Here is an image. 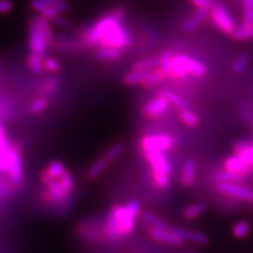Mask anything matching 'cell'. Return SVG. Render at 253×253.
Returning a JSON list of instances; mask_svg holds the SVG:
<instances>
[{
    "label": "cell",
    "mask_w": 253,
    "mask_h": 253,
    "mask_svg": "<svg viewBox=\"0 0 253 253\" xmlns=\"http://www.w3.org/2000/svg\"><path fill=\"white\" fill-rule=\"evenodd\" d=\"M45 169H46L47 172H49L51 176H53L54 178H56V179H59L62 176V174L65 173L66 170H67L65 168V166H63V164L60 161L51 162Z\"/></svg>",
    "instance_id": "e575fe53"
},
{
    "label": "cell",
    "mask_w": 253,
    "mask_h": 253,
    "mask_svg": "<svg viewBox=\"0 0 253 253\" xmlns=\"http://www.w3.org/2000/svg\"><path fill=\"white\" fill-rule=\"evenodd\" d=\"M156 95H158V96H162L164 98L167 99L170 105H173L175 108H177L179 111L180 110H189L190 109V105L188 104V102L181 97L179 96V95L173 93L171 91H168V90H160Z\"/></svg>",
    "instance_id": "d6986e66"
},
{
    "label": "cell",
    "mask_w": 253,
    "mask_h": 253,
    "mask_svg": "<svg viewBox=\"0 0 253 253\" xmlns=\"http://www.w3.org/2000/svg\"><path fill=\"white\" fill-rule=\"evenodd\" d=\"M193 5H195L199 9H208L211 10L213 5L215 3L213 2V0H190Z\"/></svg>",
    "instance_id": "b9f144b4"
},
{
    "label": "cell",
    "mask_w": 253,
    "mask_h": 253,
    "mask_svg": "<svg viewBox=\"0 0 253 253\" xmlns=\"http://www.w3.org/2000/svg\"><path fill=\"white\" fill-rule=\"evenodd\" d=\"M150 236L155 241L162 242L165 244L171 245V246L179 247L184 245L185 241L170 229H160V228H150Z\"/></svg>",
    "instance_id": "8fae6325"
},
{
    "label": "cell",
    "mask_w": 253,
    "mask_h": 253,
    "mask_svg": "<svg viewBox=\"0 0 253 253\" xmlns=\"http://www.w3.org/2000/svg\"><path fill=\"white\" fill-rule=\"evenodd\" d=\"M43 67L44 70L50 73H58L61 69L60 63L55 58L51 57H46L43 59Z\"/></svg>",
    "instance_id": "60d3db41"
},
{
    "label": "cell",
    "mask_w": 253,
    "mask_h": 253,
    "mask_svg": "<svg viewBox=\"0 0 253 253\" xmlns=\"http://www.w3.org/2000/svg\"><path fill=\"white\" fill-rule=\"evenodd\" d=\"M47 107H49V102H47V100L44 97H39L31 102V105L29 107V112L34 115L42 114L44 111H46Z\"/></svg>",
    "instance_id": "1f68e13d"
},
{
    "label": "cell",
    "mask_w": 253,
    "mask_h": 253,
    "mask_svg": "<svg viewBox=\"0 0 253 253\" xmlns=\"http://www.w3.org/2000/svg\"><path fill=\"white\" fill-rule=\"evenodd\" d=\"M210 15L212 20L214 21V23L221 32H224L225 34L228 35H232V33L235 31L234 21L231 15L229 14V12L223 4L215 3L213 5V7L210 10Z\"/></svg>",
    "instance_id": "52a82bcc"
},
{
    "label": "cell",
    "mask_w": 253,
    "mask_h": 253,
    "mask_svg": "<svg viewBox=\"0 0 253 253\" xmlns=\"http://www.w3.org/2000/svg\"><path fill=\"white\" fill-rule=\"evenodd\" d=\"M12 145H10L5 134H0V172L9 170V157Z\"/></svg>",
    "instance_id": "2e32d148"
},
{
    "label": "cell",
    "mask_w": 253,
    "mask_h": 253,
    "mask_svg": "<svg viewBox=\"0 0 253 253\" xmlns=\"http://www.w3.org/2000/svg\"><path fill=\"white\" fill-rule=\"evenodd\" d=\"M212 178L216 184H220V183H239V181L243 180L244 177L239 175V174L224 170V171L215 172L213 174Z\"/></svg>",
    "instance_id": "484cf974"
},
{
    "label": "cell",
    "mask_w": 253,
    "mask_h": 253,
    "mask_svg": "<svg viewBox=\"0 0 253 253\" xmlns=\"http://www.w3.org/2000/svg\"><path fill=\"white\" fill-rule=\"evenodd\" d=\"M236 41H249L253 38V27H249L246 25H243L235 29V31L231 35Z\"/></svg>",
    "instance_id": "4dcf8cb0"
},
{
    "label": "cell",
    "mask_w": 253,
    "mask_h": 253,
    "mask_svg": "<svg viewBox=\"0 0 253 253\" xmlns=\"http://www.w3.org/2000/svg\"><path fill=\"white\" fill-rule=\"evenodd\" d=\"M179 120L183 122L189 128H196L200 125V117L197 116L191 110H180L179 113Z\"/></svg>",
    "instance_id": "83f0119b"
},
{
    "label": "cell",
    "mask_w": 253,
    "mask_h": 253,
    "mask_svg": "<svg viewBox=\"0 0 253 253\" xmlns=\"http://www.w3.org/2000/svg\"><path fill=\"white\" fill-rule=\"evenodd\" d=\"M60 1H62V0H31L30 5L34 11L42 13L43 10L46 9V7Z\"/></svg>",
    "instance_id": "f35d334b"
},
{
    "label": "cell",
    "mask_w": 253,
    "mask_h": 253,
    "mask_svg": "<svg viewBox=\"0 0 253 253\" xmlns=\"http://www.w3.org/2000/svg\"><path fill=\"white\" fill-rule=\"evenodd\" d=\"M209 14H210V10L208 9H199L195 12V14H193L191 17L185 21L184 27H183L184 31L186 32L194 31L197 27H199V25H201V23L208 17Z\"/></svg>",
    "instance_id": "ac0fdd59"
},
{
    "label": "cell",
    "mask_w": 253,
    "mask_h": 253,
    "mask_svg": "<svg viewBox=\"0 0 253 253\" xmlns=\"http://www.w3.org/2000/svg\"><path fill=\"white\" fill-rule=\"evenodd\" d=\"M140 149L142 153L146 152H166L175 145V138L170 134H155L146 135L140 139Z\"/></svg>",
    "instance_id": "277c9868"
},
{
    "label": "cell",
    "mask_w": 253,
    "mask_h": 253,
    "mask_svg": "<svg viewBox=\"0 0 253 253\" xmlns=\"http://www.w3.org/2000/svg\"><path fill=\"white\" fill-rule=\"evenodd\" d=\"M152 175H153L154 183L158 188L162 189V190H166V189L169 188V186H170V174L152 171Z\"/></svg>",
    "instance_id": "d590c367"
},
{
    "label": "cell",
    "mask_w": 253,
    "mask_h": 253,
    "mask_svg": "<svg viewBox=\"0 0 253 253\" xmlns=\"http://www.w3.org/2000/svg\"><path fill=\"white\" fill-rule=\"evenodd\" d=\"M52 21L55 23V25H57L58 27H62V28H68L71 26L70 21L67 18L62 17V16H58V17L53 19Z\"/></svg>",
    "instance_id": "f6af8a7d"
},
{
    "label": "cell",
    "mask_w": 253,
    "mask_h": 253,
    "mask_svg": "<svg viewBox=\"0 0 253 253\" xmlns=\"http://www.w3.org/2000/svg\"><path fill=\"white\" fill-rule=\"evenodd\" d=\"M27 63L32 73H34L36 75H41L43 72L44 70L43 59L42 56H39V55L31 53L28 56Z\"/></svg>",
    "instance_id": "4316f807"
},
{
    "label": "cell",
    "mask_w": 253,
    "mask_h": 253,
    "mask_svg": "<svg viewBox=\"0 0 253 253\" xmlns=\"http://www.w3.org/2000/svg\"><path fill=\"white\" fill-rule=\"evenodd\" d=\"M41 179L42 184L46 187V191L43 195L45 202L60 203L68 199L69 193L62 188L59 179L51 176L46 169H42L41 172Z\"/></svg>",
    "instance_id": "8992f818"
},
{
    "label": "cell",
    "mask_w": 253,
    "mask_h": 253,
    "mask_svg": "<svg viewBox=\"0 0 253 253\" xmlns=\"http://www.w3.org/2000/svg\"><path fill=\"white\" fill-rule=\"evenodd\" d=\"M122 52L115 47H98L95 51V57L102 61H116L122 57Z\"/></svg>",
    "instance_id": "ffe728a7"
},
{
    "label": "cell",
    "mask_w": 253,
    "mask_h": 253,
    "mask_svg": "<svg viewBox=\"0 0 253 253\" xmlns=\"http://www.w3.org/2000/svg\"><path fill=\"white\" fill-rule=\"evenodd\" d=\"M29 42H30L31 52L37 54L42 57H43L46 54L47 47H49L51 44L49 39H47L46 36L44 35L41 25H39L37 17H33L30 20Z\"/></svg>",
    "instance_id": "5b68a950"
},
{
    "label": "cell",
    "mask_w": 253,
    "mask_h": 253,
    "mask_svg": "<svg viewBox=\"0 0 253 253\" xmlns=\"http://www.w3.org/2000/svg\"><path fill=\"white\" fill-rule=\"evenodd\" d=\"M10 177L15 187H21L23 184V171L22 163L18 149L12 146L9 157V170Z\"/></svg>",
    "instance_id": "9c48e42d"
},
{
    "label": "cell",
    "mask_w": 253,
    "mask_h": 253,
    "mask_svg": "<svg viewBox=\"0 0 253 253\" xmlns=\"http://www.w3.org/2000/svg\"><path fill=\"white\" fill-rule=\"evenodd\" d=\"M170 108V102L156 95V97L148 101L147 104L142 108V114L148 118H158L163 116Z\"/></svg>",
    "instance_id": "30bf717a"
},
{
    "label": "cell",
    "mask_w": 253,
    "mask_h": 253,
    "mask_svg": "<svg viewBox=\"0 0 253 253\" xmlns=\"http://www.w3.org/2000/svg\"><path fill=\"white\" fill-rule=\"evenodd\" d=\"M165 78H167V76H166V74L164 73V71L162 69L158 68V69L150 71L140 85L146 90H150L154 88V86L157 85L158 84L164 82Z\"/></svg>",
    "instance_id": "e0dca14e"
},
{
    "label": "cell",
    "mask_w": 253,
    "mask_h": 253,
    "mask_svg": "<svg viewBox=\"0 0 253 253\" xmlns=\"http://www.w3.org/2000/svg\"><path fill=\"white\" fill-rule=\"evenodd\" d=\"M69 9V3L66 1V0H62L60 2L55 3L49 7H46L45 10H43L41 15L43 16L44 18L53 20L58 16H61L63 13H65Z\"/></svg>",
    "instance_id": "44dd1931"
},
{
    "label": "cell",
    "mask_w": 253,
    "mask_h": 253,
    "mask_svg": "<svg viewBox=\"0 0 253 253\" xmlns=\"http://www.w3.org/2000/svg\"><path fill=\"white\" fill-rule=\"evenodd\" d=\"M161 66V59L160 56L151 57L147 59H141L138 61H135L132 65V70L135 71H152L155 69H158Z\"/></svg>",
    "instance_id": "cb8c5ba5"
},
{
    "label": "cell",
    "mask_w": 253,
    "mask_h": 253,
    "mask_svg": "<svg viewBox=\"0 0 253 253\" xmlns=\"http://www.w3.org/2000/svg\"><path fill=\"white\" fill-rule=\"evenodd\" d=\"M0 68H1V62H0Z\"/></svg>",
    "instance_id": "681fc988"
},
{
    "label": "cell",
    "mask_w": 253,
    "mask_h": 253,
    "mask_svg": "<svg viewBox=\"0 0 253 253\" xmlns=\"http://www.w3.org/2000/svg\"><path fill=\"white\" fill-rule=\"evenodd\" d=\"M58 86H59V82L56 77L45 78L42 82L41 92L42 94H50V93L52 94L58 90Z\"/></svg>",
    "instance_id": "8d00e7d4"
},
{
    "label": "cell",
    "mask_w": 253,
    "mask_h": 253,
    "mask_svg": "<svg viewBox=\"0 0 253 253\" xmlns=\"http://www.w3.org/2000/svg\"><path fill=\"white\" fill-rule=\"evenodd\" d=\"M141 219L145 221L147 225L150 226V228H160V229H170L169 224L167 221H165L160 216H157L154 213L150 211H144L140 214Z\"/></svg>",
    "instance_id": "7402d4cb"
},
{
    "label": "cell",
    "mask_w": 253,
    "mask_h": 253,
    "mask_svg": "<svg viewBox=\"0 0 253 253\" xmlns=\"http://www.w3.org/2000/svg\"><path fill=\"white\" fill-rule=\"evenodd\" d=\"M207 74V68L204 63L197 61L187 55H176L173 56L170 67V78L179 81L188 75L194 77H204Z\"/></svg>",
    "instance_id": "3957f363"
},
{
    "label": "cell",
    "mask_w": 253,
    "mask_h": 253,
    "mask_svg": "<svg viewBox=\"0 0 253 253\" xmlns=\"http://www.w3.org/2000/svg\"><path fill=\"white\" fill-rule=\"evenodd\" d=\"M0 134H5V131H4V126L1 123V121H0Z\"/></svg>",
    "instance_id": "7dc6e473"
},
{
    "label": "cell",
    "mask_w": 253,
    "mask_h": 253,
    "mask_svg": "<svg viewBox=\"0 0 253 253\" xmlns=\"http://www.w3.org/2000/svg\"><path fill=\"white\" fill-rule=\"evenodd\" d=\"M149 72H150V71H149ZM149 72H147V71H135V70H132L131 72L124 75V77H123V84L125 85H128V86L141 84V83L144 82V79L146 78V76L148 75Z\"/></svg>",
    "instance_id": "d4e9b609"
},
{
    "label": "cell",
    "mask_w": 253,
    "mask_h": 253,
    "mask_svg": "<svg viewBox=\"0 0 253 253\" xmlns=\"http://www.w3.org/2000/svg\"><path fill=\"white\" fill-rule=\"evenodd\" d=\"M108 163L104 157L99 158L96 162H95L91 167L89 168L88 172H86V175H88L89 179H96L101 173H104L105 170L108 167Z\"/></svg>",
    "instance_id": "f1b7e54d"
},
{
    "label": "cell",
    "mask_w": 253,
    "mask_h": 253,
    "mask_svg": "<svg viewBox=\"0 0 253 253\" xmlns=\"http://www.w3.org/2000/svg\"><path fill=\"white\" fill-rule=\"evenodd\" d=\"M224 168L225 170L239 174V175L243 177L248 175L250 171L252 170L251 166L247 163H245L242 158L236 154L226 158L224 162Z\"/></svg>",
    "instance_id": "4fadbf2b"
},
{
    "label": "cell",
    "mask_w": 253,
    "mask_h": 253,
    "mask_svg": "<svg viewBox=\"0 0 253 253\" xmlns=\"http://www.w3.org/2000/svg\"><path fill=\"white\" fill-rule=\"evenodd\" d=\"M196 178V164L193 160H188L184 163L181 169L180 180L185 187H191Z\"/></svg>",
    "instance_id": "9a60e30c"
},
{
    "label": "cell",
    "mask_w": 253,
    "mask_h": 253,
    "mask_svg": "<svg viewBox=\"0 0 253 253\" xmlns=\"http://www.w3.org/2000/svg\"><path fill=\"white\" fill-rule=\"evenodd\" d=\"M146 161L154 172H163L170 174L172 172V167L167 157L162 152H146L142 153Z\"/></svg>",
    "instance_id": "7c38bea8"
},
{
    "label": "cell",
    "mask_w": 253,
    "mask_h": 253,
    "mask_svg": "<svg viewBox=\"0 0 253 253\" xmlns=\"http://www.w3.org/2000/svg\"><path fill=\"white\" fill-rule=\"evenodd\" d=\"M207 209V205L205 203H195L192 205H189L183 210V217L187 220H192L195 219L199 216H201L203 213Z\"/></svg>",
    "instance_id": "603a6c76"
},
{
    "label": "cell",
    "mask_w": 253,
    "mask_h": 253,
    "mask_svg": "<svg viewBox=\"0 0 253 253\" xmlns=\"http://www.w3.org/2000/svg\"><path fill=\"white\" fill-rule=\"evenodd\" d=\"M172 230L186 242L196 244L199 246H207L209 244V237L202 232L188 230L184 228H173Z\"/></svg>",
    "instance_id": "5bb4252c"
},
{
    "label": "cell",
    "mask_w": 253,
    "mask_h": 253,
    "mask_svg": "<svg viewBox=\"0 0 253 253\" xmlns=\"http://www.w3.org/2000/svg\"><path fill=\"white\" fill-rule=\"evenodd\" d=\"M244 25L253 27V7H246L245 9Z\"/></svg>",
    "instance_id": "ee69618b"
},
{
    "label": "cell",
    "mask_w": 253,
    "mask_h": 253,
    "mask_svg": "<svg viewBox=\"0 0 253 253\" xmlns=\"http://www.w3.org/2000/svg\"><path fill=\"white\" fill-rule=\"evenodd\" d=\"M172 58H173V55L168 50L163 51L160 55V59H161L160 69H162L164 71V73L167 77L170 76V67H171Z\"/></svg>",
    "instance_id": "74e56055"
},
{
    "label": "cell",
    "mask_w": 253,
    "mask_h": 253,
    "mask_svg": "<svg viewBox=\"0 0 253 253\" xmlns=\"http://www.w3.org/2000/svg\"><path fill=\"white\" fill-rule=\"evenodd\" d=\"M140 211V203L133 200L126 206H114L104 226V232L111 240L130 234L135 228V219Z\"/></svg>",
    "instance_id": "7a4b0ae2"
},
{
    "label": "cell",
    "mask_w": 253,
    "mask_h": 253,
    "mask_svg": "<svg viewBox=\"0 0 253 253\" xmlns=\"http://www.w3.org/2000/svg\"><path fill=\"white\" fill-rule=\"evenodd\" d=\"M249 56L247 54H240L239 56L236 57V59L234 60L233 65H232V70L235 74H242L243 72H245V70L247 69L248 65H249Z\"/></svg>",
    "instance_id": "d6a6232c"
},
{
    "label": "cell",
    "mask_w": 253,
    "mask_h": 253,
    "mask_svg": "<svg viewBox=\"0 0 253 253\" xmlns=\"http://www.w3.org/2000/svg\"><path fill=\"white\" fill-rule=\"evenodd\" d=\"M179 253H199L196 250H186L183 252H179Z\"/></svg>",
    "instance_id": "c3c4849f"
},
{
    "label": "cell",
    "mask_w": 253,
    "mask_h": 253,
    "mask_svg": "<svg viewBox=\"0 0 253 253\" xmlns=\"http://www.w3.org/2000/svg\"><path fill=\"white\" fill-rule=\"evenodd\" d=\"M124 151H125V146L123 144H115L105 153L104 158L107 161L108 164H111L115 162L117 158L124 153Z\"/></svg>",
    "instance_id": "836d02e7"
},
{
    "label": "cell",
    "mask_w": 253,
    "mask_h": 253,
    "mask_svg": "<svg viewBox=\"0 0 253 253\" xmlns=\"http://www.w3.org/2000/svg\"><path fill=\"white\" fill-rule=\"evenodd\" d=\"M244 5L245 9L246 7H253V0H244Z\"/></svg>",
    "instance_id": "bcb514c9"
},
{
    "label": "cell",
    "mask_w": 253,
    "mask_h": 253,
    "mask_svg": "<svg viewBox=\"0 0 253 253\" xmlns=\"http://www.w3.org/2000/svg\"><path fill=\"white\" fill-rule=\"evenodd\" d=\"M13 2L11 0H0V15H6L13 11Z\"/></svg>",
    "instance_id": "7bdbcfd3"
},
{
    "label": "cell",
    "mask_w": 253,
    "mask_h": 253,
    "mask_svg": "<svg viewBox=\"0 0 253 253\" xmlns=\"http://www.w3.org/2000/svg\"><path fill=\"white\" fill-rule=\"evenodd\" d=\"M215 188L219 193L230 196L234 200H239L246 203L253 202L252 190L240 185L239 183H220L216 184Z\"/></svg>",
    "instance_id": "ba28073f"
},
{
    "label": "cell",
    "mask_w": 253,
    "mask_h": 253,
    "mask_svg": "<svg viewBox=\"0 0 253 253\" xmlns=\"http://www.w3.org/2000/svg\"><path fill=\"white\" fill-rule=\"evenodd\" d=\"M250 232V225L247 220H240L232 227V234L235 239H245Z\"/></svg>",
    "instance_id": "f546056e"
},
{
    "label": "cell",
    "mask_w": 253,
    "mask_h": 253,
    "mask_svg": "<svg viewBox=\"0 0 253 253\" xmlns=\"http://www.w3.org/2000/svg\"><path fill=\"white\" fill-rule=\"evenodd\" d=\"M59 181H60L62 188L65 189L69 194L74 190V186H75L74 179H73L72 174L70 173L69 170H66V172L62 174V176L59 178Z\"/></svg>",
    "instance_id": "ab89813d"
},
{
    "label": "cell",
    "mask_w": 253,
    "mask_h": 253,
    "mask_svg": "<svg viewBox=\"0 0 253 253\" xmlns=\"http://www.w3.org/2000/svg\"><path fill=\"white\" fill-rule=\"evenodd\" d=\"M126 12L124 9H115L102 16L84 32V44L126 50L133 44V35L131 31L124 26Z\"/></svg>",
    "instance_id": "6da1fadb"
}]
</instances>
